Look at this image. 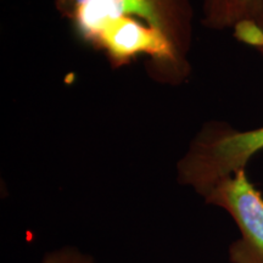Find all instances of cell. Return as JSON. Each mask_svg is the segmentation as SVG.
<instances>
[{"mask_svg":"<svg viewBox=\"0 0 263 263\" xmlns=\"http://www.w3.org/2000/svg\"><path fill=\"white\" fill-rule=\"evenodd\" d=\"M84 47L112 68L143 58L160 84L180 85L192 74L194 10L190 0H54Z\"/></svg>","mask_w":263,"mask_h":263,"instance_id":"6da1fadb","label":"cell"},{"mask_svg":"<svg viewBox=\"0 0 263 263\" xmlns=\"http://www.w3.org/2000/svg\"><path fill=\"white\" fill-rule=\"evenodd\" d=\"M263 150V126L235 129L226 122L203 124L177 164L178 182L205 197L217 183L246 166Z\"/></svg>","mask_w":263,"mask_h":263,"instance_id":"7a4b0ae2","label":"cell"},{"mask_svg":"<svg viewBox=\"0 0 263 263\" xmlns=\"http://www.w3.org/2000/svg\"><path fill=\"white\" fill-rule=\"evenodd\" d=\"M203 199L228 212L238 227L240 239L228 250L230 263H263V194L246 170L222 179Z\"/></svg>","mask_w":263,"mask_h":263,"instance_id":"3957f363","label":"cell"},{"mask_svg":"<svg viewBox=\"0 0 263 263\" xmlns=\"http://www.w3.org/2000/svg\"><path fill=\"white\" fill-rule=\"evenodd\" d=\"M202 24L215 31L234 29L245 21L263 27V0H201Z\"/></svg>","mask_w":263,"mask_h":263,"instance_id":"277c9868","label":"cell"},{"mask_svg":"<svg viewBox=\"0 0 263 263\" xmlns=\"http://www.w3.org/2000/svg\"><path fill=\"white\" fill-rule=\"evenodd\" d=\"M233 35L236 41L255 49L263 59V27L256 22L245 21L235 26Z\"/></svg>","mask_w":263,"mask_h":263,"instance_id":"5b68a950","label":"cell"},{"mask_svg":"<svg viewBox=\"0 0 263 263\" xmlns=\"http://www.w3.org/2000/svg\"><path fill=\"white\" fill-rule=\"evenodd\" d=\"M41 263H95V261L91 256L83 254L73 246H65L47 252Z\"/></svg>","mask_w":263,"mask_h":263,"instance_id":"8992f818","label":"cell"}]
</instances>
